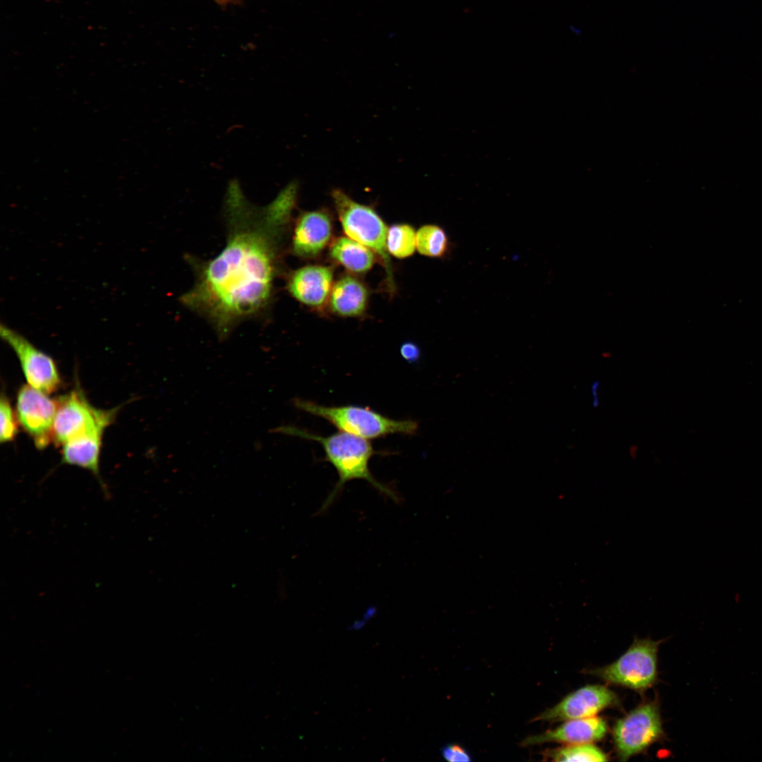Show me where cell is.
<instances>
[{"label": "cell", "mask_w": 762, "mask_h": 762, "mask_svg": "<svg viewBox=\"0 0 762 762\" xmlns=\"http://www.w3.org/2000/svg\"><path fill=\"white\" fill-rule=\"evenodd\" d=\"M226 203L225 246L207 260L187 255L195 281L179 298L208 322L220 340L241 322L263 317L270 309L296 191H282L264 207L231 191Z\"/></svg>", "instance_id": "1"}, {"label": "cell", "mask_w": 762, "mask_h": 762, "mask_svg": "<svg viewBox=\"0 0 762 762\" xmlns=\"http://www.w3.org/2000/svg\"><path fill=\"white\" fill-rule=\"evenodd\" d=\"M271 432L315 441L322 447L325 461L334 466L339 478L322 506L321 511L329 507L347 482L356 479L364 480L382 494L395 501L398 500L396 493L377 480L370 472V459L377 452L366 439L341 431L329 436H321L289 425H280L272 429Z\"/></svg>", "instance_id": "2"}, {"label": "cell", "mask_w": 762, "mask_h": 762, "mask_svg": "<svg viewBox=\"0 0 762 762\" xmlns=\"http://www.w3.org/2000/svg\"><path fill=\"white\" fill-rule=\"evenodd\" d=\"M293 404L301 411L326 420L341 432L366 440L392 434L415 435L419 430L417 421L392 419L368 407L325 406L301 398L294 399Z\"/></svg>", "instance_id": "3"}, {"label": "cell", "mask_w": 762, "mask_h": 762, "mask_svg": "<svg viewBox=\"0 0 762 762\" xmlns=\"http://www.w3.org/2000/svg\"><path fill=\"white\" fill-rule=\"evenodd\" d=\"M332 198L345 234L379 255L389 289L393 290L392 270L387 248L388 229L382 218L372 207L355 201L339 188L332 191Z\"/></svg>", "instance_id": "4"}, {"label": "cell", "mask_w": 762, "mask_h": 762, "mask_svg": "<svg viewBox=\"0 0 762 762\" xmlns=\"http://www.w3.org/2000/svg\"><path fill=\"white\" fill-rule=\"evenodd\" d=\"M658 643L636 640L614 663L589 671L603 680L637 691L652 686L657 677Z\"/></svg>", "instance_id": "5"}, {"label": "cell", "mask_w": 762, "mask_h": 762, "mask_svg": "<svg viewBox=\"0 0 762 762\" xmlns=\"http://www.w3.org/2000/svg\"><path fill=\"white\" fill-rule=\"evenodd\" d=\"M56 400L53 441L59 445L96 429H105L112 423L118 409L95 408L79 389L72 390Z\"/></svg>", "instance_id": "6"}, {"label": "cell", "mask_w": 762, "mask_h": 762, "mask_svg": "<svg viewBox=\"0 0 762 762\" xmlns=\"http://www.w3.org/2000/svg\"><path fill=\"white\" fill-rule=\"evenodd\" d=\"M663 727L655 702L643 703L617 721L613 739L618 756L626 761L660 738Z\"/></svg>", "instance_id": "7"}, {"label": "cell", "mask_w": 762, "mask_h": 762, "mask_svg": "<svg viewBox=\"0 0 762 762\" xmlns=\"http://www.w3.org/2000/svg\"><path fill=\"white\" fill-rule=\"evenodd\" d=\"M0 335L18 357L28 385L47 394L59 387V373L50 356L19 332L3 324L0 326Z\"/></svg>", "instance_id": "8"}, {"label": "cell", "mask_w": 762, "mask_h": 762, "mask_svg": "<svg viewBox=\"0 0 762 762\" xmlns=\"http://www.w3.org/2000/svg\"><path fill=\"white\" fill-rule=\"evenodd\" d=\"M57 400L29 385H22L17 394L16 416L23 430L39 449L53 440Z\"/></svg>", "instance_id": "9"}, {"label": "cell", "mask_w": 762, "mask_h": 762, "mask_svg": "<svg viewBox=\"0 0 762 762\" xmlns=\"http://www.w3.org/2000/svg\"><path fill=\"white\" fill-rule=\"evenodd\" d=\"M615 692L603 685H588L567 695L555 706L540 713L531 720L557 722L587 718L617 703Z\"/></svg>", "instance_id": "10"}, {"label": "cell", "mask_w": 762, "mask_h": 762, "mask_svg": "<svg viewBox=\"0 0 762 762\" xmlns=\"http://www.w3.org/2000/svg\"><path fill=\"white\" fill-rule=\"evenodd\" d=\"M333 270L325 265H307L292 272L286 288L299 302L312 307L322 306L332 289Z\"/></svg>", "instance_id": "11"}, {"label": "cell", "mask_w": 762, "mask_h": 762, "mask_svg": "<svg viewBox=\"0 0 762 762\" xmlns=\"http://www.w3.org/2000/svg\"><path fill=\"white\" fill-rule=\"evenodd\" d=\"M332 224L327 211L304 212L298 217L291 242L294 254L303 258L320 253L329 241Z\"/></svg>", "instance_id": "12"}, {"label": "cell", "mask_w": 762, "mask_h": 762, "mask_svg": "<svg viewBox=\"0 0 762 762\" xmlns=\"http://www.w3.org/2000/svg\"><path fill=\"white\" fill-rule=\"evenodd\" d=\"M607 731L606 722L597 716L569 720L554 730L526 737L521 741V746H529L548 742L566 745L593 743L603 739Z\"/></svg>", "instance_id": "13"}, {"label": "cell", "mask_w": 762, "mask_h": 762, "mask_svg": "<svg viewBox=\"0 0 762 762\" xmlns=\"http://www.w3.org/2000/svg\"><path fill=\"white\" fill-rule=\"evenodd\" d=\"M104 428H98L61 445L62 463L91 472L98 480L104 496L110 498L107 485L100 476L99 456Z\"/></svg>", "instance_id": "14"}, {"label": "cell", "mask_w": 762, "mask_h": 762, "mask_svg": "<svg viewBox=\"0 0 762 762\" xmlns=\"http://www.w3.org/2000/svg\"><path fill=\"white\" fill-rule=\"evenodd\" d=\"M368 293L365 285L351 276L340 278L332 286L331 310L340 316L356 317L365 310Z\"/></svg>", "instance_id": "15"}, {"label": "cell", "mask_w": 762, "mask_h": 762, "mask_svg": "<svg viewBox=\"0 0 762 762\" xmlns=\"http://www.w3.org/2000/svg\"><path fill=\"white\" fill-rule=\"evenodd\" d=\"M329 253L335 261L355 273L366 272L375 262L372 250L349 237L337 238L332 243Z\"/></svg>", "instance_id": "16"}, {"label": "cell", "mask_w": 762, "mask_h": 762, "mask_svg": "<svg viewBox=\"0 0 762 762\" xmlns=\"http://www.w3.org/2000/svg\"><path fill=\"white\" fill-rule=\"evenodd\" d=\"M416 249L423 255L443 258L449 253L451 243L443 228L426 224L416 231Z\"/></svg>", "instance_id": "17"}, {"label": "cell", "mask_w": 762, "mask_h": 762, "mask_svg": "<svg viewBox=\"0 0 762 762\" xmlns=\"http://www.w3.org/2000/svg\"><path fill=\"white\" fill-rule=\"evenodd\" d=\"M545 756L554 761H607L603 751L592 743L567 744L547 750Z\"/></svg>", "instance_id": "18"}, {"label": "cell", "mask_w": 762, "mask_h": 762, "mask_svg": "<svg viewBox=\"0 0 762 762\" xmlns=\"http://www.w3.org/2000/svg\"><path fill=\"white\" fill-rule=\"evenodd\" d=\"M387 248L389 254L399 259L412 255L416 248L413 227L407 224L391 226L387 232Z\"/></svg>", "instance_id": "19"}, {"label": "cell", "mask_w": 762, "mask_h": 762, "mask_svg": "<svg viewBox=\"0 0 762 762\" xmlns=\"http://www.w3.org/2000/svg\"><path fill=\"white\" fill-rule=\"evenodd\" d=\"M0 441L11 442L18 433V418L15 415L7 396L2 394L0 401Z\"/></svg>", "instance_id": "20"}, {"label": "cell", "mask_w": 762, "mask_h": 762, "mask_svg": "<svg viewBox=\"0 0 762 762\" xmlns=\"http://www.w3.org/2000/svg\"><path fill=\"white\" fill-rule=\"evenodd\" d=\"M443 758L449 762H469L471 756L461 746L458 744H449L442 749Z\"/></svg>", "instance_id": "21"}, {"label": "cell", "mask_w": 762, "mask_h": 762, "mask_svg": "<svg viewBox=\"0 0 762 762\" xmlns=\"http://www.w3.org/2000/svg\"><path fill=\"white\" fill-rule=\"evenodd\" d=\"M400 353L401 356L411 363L418 362L421 355L418 345L411 341L403 344L400 348Z\"/></svg>", "instance_id": "22"}, {"label": "cell", "mask_w": 762, "mask_h": 762, "mask_svg": "<svg viewBox=\"0 0 762 762\" xmlns=\"http://www.w3.org/2000/svg\"><path fill=\"white\" fill-rule=\"evenodd\" d=\"M599 387H600V382L598 381V380L593 382L592 385H591V394H592V397H593V406L594 407H597L598 406H599V404H600Z\"/></svg>", "instance_id": "23"}]
</instances>
